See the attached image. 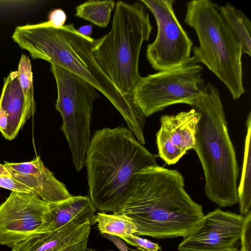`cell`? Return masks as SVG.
Returning <instances> with one entry per match:
<instances>
[{
	"label": "cell",
	"mask_w": 251,
	"mask_h": 251,
	"mask_svg": "<svg viewBox=\"0 0 251 251\" xmlns=\"http://www.w3.org/2000/svg\"><path fill=\"white\" fill-rule=\"evenodd\" d=\"M12 38L33 59L46 60L90 83L119 112L133 133L143 130L146 117L132 98L116 88L95 59L94 51L100 38L83 35L73 24L57 28L48 21L17 26Z\"/></svg>",
	"instance_id": "cell-1"
},
{
	"label": "cell",
	"mask_w": 251,
	"mask_h": 251,
	"mask_svg": "<svg viewBox=\"0 0 251 251\" xmlns=\"http://www.w3.org/2000/svg\"><path fill=\"white\" fill-rule=\"evenodd\" d=\"M184 186L177 170L158 165L147 167L136 175L129 197L116 213L133 221L137 236L183 237L204 216L202 206L192 200Z\"/></svg>",
	"instance_id": "cell-2"
},
{
	"label": "cell",
	"mask_w": 251,
	"mask_h": 251,
	"mask_svg": "<svg viewBox=\"0 0 251 251\" xmlns=\"http://www.w3.org/2000/svg\"><path fill=\"white\" fill-rule=\"evenodd\" d=\"M157 157L126 127L96 130L85 164L89 198L96 210L117 212L129 197L136 175L147 167L158 165Z\"/></svg>",
	"instance_id": "cell-3"
},
{
	"label": "cell",
	"mask_w": 251,
	"mask_h": 251,
	"mask_svg": "<svg viewBox=\"0 0 251 251\" xmlns=\"http://www.w3.org/2000/svg\"><path fill=\"white\" fill-rule=\"evenodd\" d=\"M191 106L200 114L194 150L203 170L206 196L220 207L232 206L238 202L239 167L219 90L208 82Z\"/></svg>",
	"instance_id": "cell-4"
},
{
	"label": "cell",
	"mask_w": 251,
	"mask_h": 251,
	"mask_svg": "<svg viewBox=\"0 0 251 251\" xmlns=\"http://www.w3.org/2000/svg\"><path fill=\"white\" fill-rule=\"evenodd\" d=\"M152 30L143 4L119 1L111 28L100 38L94 51L95 59L104 74L123 94L132 99L142 77L138 65L141 47L149 40Z\"/></svg>",
	"instance_id": "cell-5"
},
{
	"label": "cell",
	"mask_w": 251,
	"mask_h": 251,
	"mask_svg": "<svg viewBox=\"0 0 251 251\" xmlns=\"http://www.w3.org/2000/svg\"><path fill=\"white\" fill-rule=\"evenodd\" d=\"M219 7L210 0L189 1L184 22L195 30L198 38L199 46L192 48L197 62L211 71L236 100L245 92L242 47L225 23Z\"/></svg>",
	"instance_id": "cell-6"
},
{
	"label": "cell",
	"mask_w": 251,
	"mask_h": 251,
	"mask_svg": "<svg viewBox=\"0 0 251 251\" xmlns=\"http://www.w3.org/2000/svg\"><path fill=\"white\" fill-rule=\"evenodd\" d=\"M57 89L56 109L60 113L63 132L70 149L77 172L85 166L90 140V123L98 91L79 76L50 64Z\"/></svg>",
	"instance_id": "cell-7"
},
{
	"label": "cell",
	"mask_w": 251,
	"mask_h": 251,
	"mask_svg": "<svg viewBox=\"0 0 251 251\" xmlns=\"http://www.w3.org/2000/svg\"><path fill=\"white\" fill-rule=\"evenodd\" d=\"M202 69L193 56L178 67L142 77L132 94L134 102L146 118L173 104L191 106L205 91Z\"/></svg>",
	"instance_id": "cell-8"
},
{
	"label": "cell",
	"mask_w": 251,
	"mask_h": 251,
	"mask_svg": "<svg viewBox=\"0 0 251 251\" xmlns=\"http://www.w3.org/2000/svg\"><path fill=\"white\" fill-rule=\"evenodd\" d=\"M153 15L157 28L154 41L149 44L147 59L158 72L178 67L191 57L193 42L175 14L174 0H141Z\"/></svg>",
	"instance_id": "cell-9"
},
{
	"label": "cell",
	"mask_w": 251,
	"mask_h": 251,
	"mask_svg": "<svg viewBox=\"0 0 251 251\" xmlns=\"http://www.w3.org/2000/svg\"><path fill=\"white\" fill-rule=\"evenodd\" d=\"M50 219L49 203L34 193L11 191L0 204V245L12 248L47 232Z\"/></svg>",
	"instance_id": "cell-10"
},
{
	"label": "cell",
	"mask_w": 251,
	"mask_h": 251,
	"mask_svg": "<svg viewBox=\"0 0 251 251\" xmlns=\"http://www.w3.org/2000/svg\"><path fill=\"white\" fill-rule=\"evenodd\" d=\"M244 217L219 208L209 212L178 246L179 251H239Z\"/></svg>",
	"instance_id": "cell-11"
},
{
	"label": "cell",
	"mask_w": 251,
	"mask_h": 251,
	"mask_svg": "<svg viewBox=\"0 0 251 251\" xmlns=\"http://www.w3.org/2000/svg\"><path fill=\"white\" fill-rule=\"evenodd\" d=\"M199 113L192 108L160 117L156 134L158 157L169 165L176 164L190 149H194Z\"/></svg>",
	"instance_id": "cell-12"
},
{
	"label": "cell",
	"mask_w": 251,
	"mask_h": 251,
	"mask_svg": "<svg viewBox=\"0 0 251 251\" xmlns=\"http://www.w3.org/2000/svg\"><path fill=\"white\" fill-rule=\"evenodd\" d=\"M3 165L14 179L31 189L45 201L56 202L73 196L65 185L45 167L40 156L29 162H5Z\"/></svg>",
	"instance_id": "cell-13"
},
{
	"label": "cell",
	"mask_w": 251,
	"mask_h": 251,
	"mask_svg": "<svg viewBox=\"0 0 251 251\" xmlns=\"http://www.w3.org/2000/svg\"><path fill=\"white\" fill-rule=\"evenodd\" d=\"M90 221L69 222L49 232L35 234L11 248L12 251H86L91 226Z\"/></svg>",
	"instance_id": "cell-14"
},
{
	"label": "cell",
	"mask_w": 251,
	"mask_h": 251,
	"mask_svg": "<svg viewBox=\"0 0 251 251\" xmlns=\"http://www.w3.org/2000/svg\"><path fill=\"white\" fill-rule=\"evenodd\" d=\"M35 113L25 101L17 71L11 72L4 79L0 96V132L2 136L9 141L14 139Z\"/></svg>",
	"instance_id": "cell-15"
},
{
	"label": "cell",
	"mask_w": 251,
	"mask_h": 251,
	"mask_svg": "<svg viewBox=\"0 0 251 251\" xmlns=\"http://www.w3.org/2000/svg\"><path fill=\"white\" fill-rule=\"evenodd\" d=\"M50 219L47 232L65 224L75 222L79 224L90 221L94 224L96 209L88 196H72L66 200L49 203Z\"/></svg>",
	"instance_id": "cell-16"
},
{
	"label": "cell",
	"mask_w": 251,
	"mask_h": 251,
	"mask_svg": "<svg viewBox=\"0 0 251 251\" xmlns=\"http://www.w3.org/2000/svg\"><path fill=\"white\" fill-rule=\"evenodd\" d=\"M220 14L226 25L240 43L242 53L251 55V23L240 10L227 2L219 6Z\"/></svg>",
	"instance_id": "cell-17"
},
{
	"label": "cell",
	"mask_w": 251,
	"mask_h": 251,
	"mask_svg": "<svg viewBox=\"0 0 251 251\" xmlns=\"http://www.w3.org/2000/svg\"><path fill=\"white\" fill-rule=\"evenodd\" d=\"M246 126L244 159L240 184L237 188L238 202L240 215L245 217L251 210V113L249 112Z\"/></svg>",
	"instance_id": "cell-18"
},
{
	"label": "cell",
	"mask_w": 251,
	"mask_h": 251,
	"mask_svg": "<svg viewBox=\"0 0 251 251\" xmlns=\"http://www.w3.org/2000/svg\"><path fill=\"white\" fill-rule=\"evenodd\" d=\"M94 223L101 235L107 234L121 239L136 234L137 229L133 221L122 214L100 212L95 215Z\"/></svg>",
	"instance_id": "cell-19"
},
{
	"label": "cell",
	"mask_w": 251,
	"mask_h": 251,
	"mask_svg": "<svg viewBox=\"0 0 251 251\" xmlns=\"http://www.w3.org/2000/svg\"><path fill=\"white\" fill-rule=\"evenodd\" d=\"M115 5L113 0H88L76 7L75 16L105 27L109 23Z\"/></svg>",
	"instance_id": "cell-20"
},
{
	"label": "cell",
	"mask_w": 251,
	"mask_h": 251,
	"mask_svg": "<svg viewBox=\"0 0 251 251\" xmlns=\"http://www.w3.org/2000/svg\"><path fill=\"white\" fill-rule=\"evenodd\" d=\"M17 73L25 101L28 107L36 112L31 64L29 57L25 54L21 55L18 64Z\"/></svg>",
	"instance_id": "cell-21"
},
{
	"label": "cell",
	"mask_w": 251,
	"mask_h": 251,
	"mask_svg": "<svg viewBox=\"0 0 251 251\" xmlns=\"http://www.w3.org/2000/svg\"><path fill=\"white\" fill-rule=\"evenodd\" d=\"M0 187L11 191L33 193L31 189L14 179L4 166L0 164Z\"/></svg>",
	"instance_id": "cell-22"
},
{
	"label": "cell",
	"mask_w": 251,
	"mask_h": 251,
	"mask_svg": "<svg viewBox=\"0 0 251 251\" xmlns=\"http://www.w3.org/2000/svg\"><path fill=\"white\" fill-rule=\"evenodd\" d=\"M121 239L127 244L134 246L142 251H158L161 250V247L158 244L135 234Z\"/></svg>",
	"instance_id": "cell-23"
},
{
	"label": "cell",
	"mask_w": 251,
	"mask_h": 251,
	"mask_svg": "<svg viewBox=\"0 0 251 251\" xmlns=\"http://www.w3.org/2000/svg\"><path fill=\"white\" fill-rule=\"evenodd\" d=\"M239 251H251V211L244 217Z\"/></svg>",
	"instance_id": "cell-24"
},
{
	"label": "cell",
	"mask_w": 251,
	"mask_h": 251,
	"mask_svg": "<svg viewBox=\"0 0 251 251\" xmlns=\"http://www.w3.org/2000/svg\"><path fill=\"white\" fill-rule=\"evenodd\" d=\"M67 18L65 12L61 8H56L48 15V22L53 27L59 28L65 25Z\"/></svg>",
	"instance_id": "cell-25"
},
{
	"label": "cell",
	"mask_w": 251,
	"mask_h": 251,
	"mask_svg": "<svg viewBox=\"0 0 251 251\" xmlns=\"http://www.w3.org/2000/svg\"><path fill=\"white\" fill-rule=\"evenodd\" d=\"M78 32L86 37H90L92 33L93 26L91 25H85L77 29Z\"/></svg>",
	"instance_id": "cell-26"
},
{
	"label": "cell",
	"mask_w": 251,
	"mask_h": 251,
	"mask_svg": "<svg viewBox=\"0 0 251 251\" xmlns=\"http://www.w3.org/2000/svg\"><path fill=\"white\" fill-rule=\"evenodd\" d=\"M86 251H100V250H96V249H92V248H87ZM111 251V250H107V251Z\"/></svg>",
	"instance_id": "cell-27"
}]
</instances>
